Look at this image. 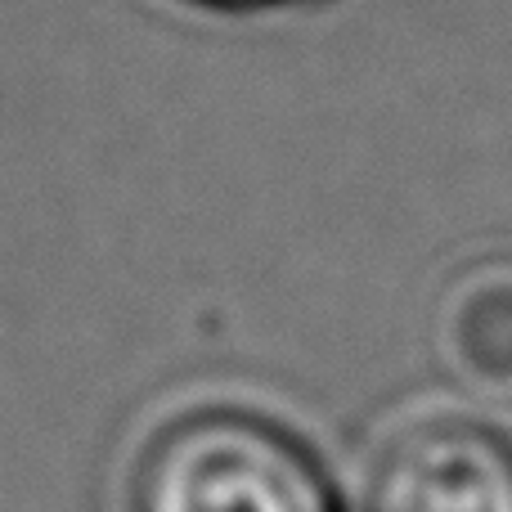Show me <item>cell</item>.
Returning <instances> with one entry per match:
<instances>
[{"label":"cell","mask_w":512,"mask_h":512,"mask_svg":"<svg viewBox=\"0 0 512 512\" xmlns=\"http://www.w3.org/2000/svg\"><path fill=\"white\" fill-rule=\"evenodd\" d=\"M135 512H337L319 463L252 414H194L149 445Z\"/></svg>","instance_id":"obj_1"},{"label":"cell","mask_w":512,"mask_h":512,"mask_svg":"<svg viewBox=\"0 0 512 512\" xmlns=\"http://www.w3.org/2000/svg\"><path fill=\"white\" fill-rule=\"evenodd\" d=\"M441 351L463 382L512 396V265L472 270L445 292Z\"/></svg>","instance_id":"obj_3"},{"label":"cell","mask_w":512,"mask_h":512,"mask_svg":"<svg viewBox=\"0 0 512 512\" xmlns=\"http://www.w3.org/2000/svg\"><path fill=\"white\" fill-rule=\"evenodd\" d=\"M360 512H512V445L468 418H423L378 450Z\"/></svg>","instance_id":"obj_2"}]
</instances>
